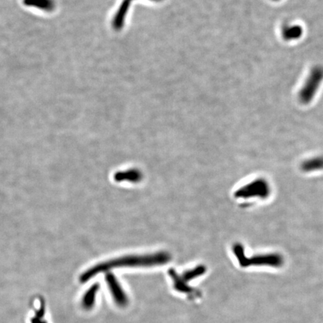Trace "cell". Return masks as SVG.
<instances>
[{"mask_svg":"<svg viewBox=\"0 0 323 323\" xmlns=\"http://www.w3.org/2000/svg\"><path fill=\"white\" fill-rule=\"evenodd\" d=\"M171 260L170 255L166 252L153 254V255H133V256L123 257L114 259L105 263L97 264L94 267L88 269L80 276L82 283L88 281L100 272H106L112 268L117 267H136V266H154L166 264Z\"/></svg>","mask_w":323,"mask_h":323,"instance_id":"obj_1","label":"cell"},{"mask_svg":"<svg viewBox=\"0 0 323 323\" xmlns=\"http://www.w3.org/2000/svg\"><path fill=\"white\" fill-rule=\"evenodd\" d=\"M233 252L243 267L250 266H269L272 267H280L284 263V258L278 254H268V255H257L248 258L245 255L244 249L240 244L233 246Z\"/></svg>","mask_w":323,"mask_h":323,"instance_id":"obj_2","label":"cell"},{"mask_svg":"<svg viewBox=\"0 0 323 323\" xmlns=\"http://www.w3.org/2000/svg\"><path fill=\"white\" fill-rule=\"evenodd\" d=\"M270 194V187L267 182L263 179H258L252 183H249L238 189L235 193L236 197L249 198L252 197H260L266 198Z\"/></svg>","mask_w":323,"mask_h":323,"instance_id":"obj_4","label":"cell"},{"mask_svg":"<svg viewBox=\"0 0 323 323\" xmlns=\"http://www.w3.org/2000/svg\"><path fill=\"white\" fill-rule=\"evenodd\" d=\"M106 282L109 285V289L113 296L114 302L120 307H125L128 305V298L125 294V291L119 285L116 277L112 273H108L106 276Z\"/></svg>","mask_w":323,"mask_h":323,"instance_id":"obj_5","label":"cell"},{"mask_svg":"<svg viewBox=\"0 0 323 323\" xmlns=\"http://www.w3.org/2000/svg\"><path fill=\"white\" fill-rule=\"evenodd\" d=\"M169 275L173 279L174 286L177 291L181 292V293H188V294H193L194 290L188 286L186 282L182 278V277L178 275L173 269H171V270H169Z\"/></svg>","mask_w":323,"mask_h":323,"instance_id":"obj_8","label":"cell"},{"mask_svg":"<svg viewBox=\"0 0 323 323\" xmlns=\"http://www.w3.org/2000/svg\"><path fill=\"white\" fill-rule=\"evenodd\" d=\"M273 1H278V0H273Z\"/></svg>","mask_w":323,"mask_h":323,"instance_id":"obj_14","label":"cell"},{"mask_svg":"<svg viewBox=\"0 0 323 323\" xmlns=\"http://www.w3.org/2000/svg\"><path fill=\"white\" fill-rule=\"evenodd\" d=\"M302 169L304 172H313V171L323 169V157H315L304 162L302 165Z\"/></svg>","mask_w":323,"mask_h":323,"instance_id":"obj_10","label":"cell"},{"mask_svg":"<svg viewBox=\"0 0 323 323\" xmlns=\"http://www.w3.org/2000/svg\"><path fill=\"white\" fill-rule=\"evenodd\" d=\"M32 323H46V322L41 320L38 318L34 317L32 319Z\"/></svg>","mask_w":323,"mask_h":323,"instance_id":"obj_13","label":"cell"},{"mask_svg":"<svg viewBox=\"0 0 323 323\" xmlns=\"http://www.w3.org/2000/svg\"><path fill=\"white\" fill-rule=\"evenodd\" d=\"M205 272H206V267L205 266H198L197 267L194 268V269L186 271L181 277L185 281L187 282L195 278V277H198V276L203 275Z\"/></svg>","mask_w":323,"mask_h":323,"instance_id":"obj_11","label":"cell"},{"mask_svg":"<svg viewBox=\"0 0 323 323\" xmlns=\"http://www.w3.org/2000/svg\"><path fill=\"white\" fill-rule=\"evenodd\" d=\"M45 303H44L43 301L41 302V307L40 309L37 310V313H36V317L38 318V319H42L44 315H45Z\"/></svg>","mask_w":323,"mask_h":323,"instance_id":"obj_12","label":"cell"},{"mask_svg":"<svg viewBox=\"0 0 323 323\" xmlns=\"http://www.w3.org/2000/svg\"><path fill=\"white\" fill-rule=\"evenodd\" d=\"M114 180L117 182L130 181L137 183L142 178V175L139 171L136 169L127 171V172H117L114 175Z\"/></svg>","mask_w":323,"mask_h":323,"instance_id":"obj_7","label":"cell"},{"mask_svg":"<svg viewBox=\"0 0 323 323\" xmlns=\"http://www.w3.org/2000/svg\"><path fill=\"white\" fill-rule=\"evenodd\" d=\"M100 285L98 284L92 285L90 289L86 292V295L83 299V306L86 309H90L93 307L95 304V296H96L97 291H98Z\"/></svg>","mask_w":323,"mask_h":323,"instance_id":"obj_9","label":"cell"},{"mask_svg":"<svg viewBox=\"0 0 323 323\" xmlns=\"http://www.w3.org/2000/svg\"><path fill=\"white\" fill-rule=\"evenodd\" d=\"M323 81V67L316 65L310 70L307 79L301 88L299 99L303 104H309L314 99Z\"/></svg>","mask_w":323,"mask_h":323,"instance_id":"obj_3","label":"cell"},{"mask_svg":"<svg viewBox=\"0 0 323 323\" xmlns=\"http://www.w3.org/2000/svg\"><path fill=\"white\" fill-rule=\"evenodd\" d=\"M303 28L300 25H288L283 28L282 35L287 42L299 40L303 34Z\"/></svg>","mask_w":323,"mask_h":323,"instance_id":"obj_6","label":"cell"}]
</instances>
